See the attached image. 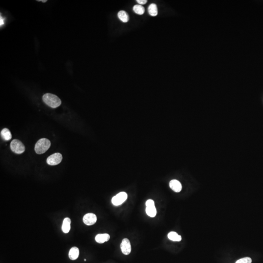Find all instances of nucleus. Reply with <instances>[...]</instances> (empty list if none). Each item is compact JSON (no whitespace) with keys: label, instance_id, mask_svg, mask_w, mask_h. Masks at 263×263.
I'll return each instance as SVG.
<instances>
[{"label":"nucleus","instance_id":"1","mask_svg":"<svg viewBox=\"0 0 263 263\" xmlns=\"http://www.w3.org/2000/svg\"><path fill=\"white\" fill-rule=\"evenodd\" d=\"M42 100L46 105L53 108L60 106L62 101L60 98L54 94L46 93L42 97Z\"/></svg>","mask_w":263,"mask_h":263},{"label":"nucleus","instance_id":"2","mask_svg":"<svg viewBox=\"0 0 263 263\" xmlns=\"http://www.w3.org/2000/svg\"><path fill=\"white\" fill-rule=\"evenodd\" d=\"M50 146V141L48 139L43 138L37 141L35 146V151L37 154H42L49 149Z\"/></svg>","mask_w":263,"mask_h":263},{"label":"nucleus","instance_id":"3","mask_svg":"<svg viewBox=\"0 0 263 263\" xmlns=\"http://www.w3.org/2000/svg\"><path fill=\"white\" fill-rule=\"evenodd\" d=\"M11 150L17 154H21L25 151V146L21 142L18 140H14L11 143Z\"/></svg>","mask_w":263,"mask_h":263},{"label":"nucleus","instance_id":"4","mask_svg":"<svg viewBox=\"0 0 263 263\" xmlns=\"http://www.w3.org/2000/svg\"><path fill=\"white\" fill-rule=\"evenodd\" d=\"M127 197H128V195L126 192H119L113 197L112 199V202L114 206H119L126 201Z\"/></svg>","mask_w":263,"mask_h":263},{"label":"nucleus","instance_id":"5","mask_svg":"<svg viewBox=\"0 0 263 263\" xmlns=\"http://www.w3.org/2000/svg\"><path fill=\"white\" fill-rule=\"evenodd\" d=\"M146 212L148 216L151 218H154L157 214V210L154 206V202L152 199H149L146 202Z\"/></svg>","mask_w":263,"mask_h":263},{"label":"nucleus","instance_id":"6","mask_svg":"<svg viewBox=\"0 0 263 263\" xmlns=\"http://www.w3.org/2000/svg\"><path fill=\"white\" fill-rule=\"evenodd\" d=\"M63 156L60 153H55L49 156L47 158L46 162L49 165L55 166L58 165L62 162Z\"/></svg>","mask_w":263,"mask_h":263},{"label":"nucleus","instance_id":"7","mask_svg":"<svg viewBox=\"0 0 263 263\" xmlns=\"http://www.w3.org/2000/svg\"><path fill=\"white\" fill-rule=\"evenodd\" d=\"M121 252L124 255H129L131 252V245L129 240L127 238L123 239L120 245Z\"/></svg>","mask_w":263,"mask_h":263},{"label":"nucleus","instance_id":"8","mask_svg":"<svg viewBox=\"0 0 263 263\" xmlns=\"http://www.w3.org/2000/svg\"><path fill=\"white\" fill-rule=\"evenodd\" d=\"M97 220L96 215L92 213H89L85 214L83 218V221L85 224L87 226H91L95 224Z\"/></svg>","mask_w":263,"mask_h":263},{"label":"nucleus","instance_id":"9","mask_svg":"<svg viewBox=\"0 0 263 263\" xmlns=\"http://www.w3.org/2000/svg\"><path fill=\"white\" fill-rule=\"evenodd\" d=\"M169 185L171 189L175 192H180L182 190V185L180 182L177 180L173 179L170 181Z\"/></svg>","mask_w":263,"mask_h":263},{"label":"nucleus","instance_id":"10","mask_svg":"<svg viewBox=\"0 0 263 263\" xmlns=\"http://www.w3.org/2000/svg\"><path fill=\"white\" fill-rule=\"evenodd\" d=\"M110 237L108 234L104 233V234H98L95 237V240L97 242L100 244H102L105 242L109 241Z\"/></svg>","mask_w":263,"mask_h":263},{"label":"nucleus","instance_id":"11","mask_svg":"<svg viewBox=\"0 0 263 263\" xmlns=\"http://www.w3.org/2000/svg\"><path fill=\"white\" fill-rule=\"evenodd\" d=\"M71 220L69 218H65L63 220V223L62 225V231L64 233H67L69 232L71 228Z\"/></svg>","mask_w":263,"mask_h":263},{"label":"nucleus","instance_id":"12","mask_svg":"<svg viewBox=\"0 0 263 263\" xmlns=\"http://www.w3.org/2000/svg\"><path fill=\"white\" fill-rule=\"evenodd\" d=\"M79 249L77 247H73L70 249L69 253V257L72 260H75L79 256Z\"/></svg>","mask_w":263,"mask_h":263},{"label":"nucleus","instance_id":"13","mask_svg":"<svg viewBox=\"0 0 263 263\" xmlns=\"http://www.w3.org/2000/svg\"><path fill=\"white\" fill-rule=\"evenodd\" d=\"M1 135L2 139H4L5 140H9L12 138L11 134V132L7 128H4V129L2 130L1 132Z\"/></svg>","mask_w":263,"mask_h":263},{"label":"nucleus","instance_id":"14","mask_svg":"<svg viewBox=\"0 0 263 263\" xmlns=\"http://www.w3.org/2000/svg\"><path fill=\"white\" fill-rule=\"evenodd\" d=\"M168 237L170 240L173 241L179 242L182 239V237L180 235L174 231L169 232L168 235Z\"/></svg>","mask_w":263,"mask_h":263},{"label":"nucleus","instance_id":"15","mask_svg":"<svg viewBox=\"0 0 263 263\" xmlns=\"http://www.w3.org/2000/svg\"><path fill=\"white\" fill-rule=\"evenodd\" d=\"M148 12L152 16H156L158 14L157 7L155 4H152L148 7Z\"/></svg>","mask_w":263,"mask_h":263},{"label":"nucleus","instance_id":"16","mask_svg":"<svg viewBox=\"0 0 263 263\" xmlns=\"http://www.w3.org/2000/svg\"><path fill=\"white\" fill-rule=\"evenodd\" d=\"M118 17L123 23H127L129 21V16L126 12L121 11L118 13Z\"/></svg>","mask_w":263,"mask_h":263},{"label":"nucleus","instance_id":"17","mask_svg":"<svg viewBox=\"0 0 263 263\" xmlns=\"http://www.w3.org/2000/svg\"><path fill=\"white\" fill-rule=\"evenodd\" d=\"M133 11L136 14L142 15L145 12V8L143 6L140 5H136L133 7Z\"/></svg>","mask_w":263,"mask_h":263},{"label":"nucleus","instance_id":"18","mask_svg":"<svg viewBox=\"0 0 263 263\" xmlns=\"http://www.w3.org/2000/svg\"><path fill=\"white\" fill-rule=\"evenodd\" d=\"M252 260L251 258L245 257L238 260L235 263H252Z\"/></svg>","mask_w":263,"mask_h":263},{"label":"nucleus","instance_id":"19","mask_svg":"<svg viewBox=\"0 0 263 263\" xmlns=\"http://www.w3.org/2000/svg\"><path fill=\"white\" fill-rule=\"evenodd\" d=\"M136 2H138L140 5L141 6V5H145V4H146L147 1V0H137Z\"/></svg>","mask_w":263,"mask_h":263},{"label":"nucleus","instance_id":"20","mask_svg":"<svg viewBox=\"0 0 263 263\" xmlns=\"http://www.w3.org/2000/svg\"><path fill=\"white\" fill-rule=\"evenodd\" d=\"M3 24H4V21H3V19H2L1 17V25H2Z\"/></svg>","mask_w":263,"mask_h":263},{"label":"nucleus","instance_id":"21","mask_svg":"<svg viewBox=\"0 0 263 263\" xmlns=\"http://www.w3.org/2000/svg\"><path fill=\"white\" fill-rule=\"evenodd\" d=\"M41 1L42 2H47V1H46V0H45V1H42V0H41Z\"/></svg>","mask_w":263,"mask_h":263}]
</instances>
